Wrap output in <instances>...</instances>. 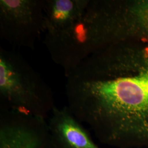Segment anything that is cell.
<instances>
[{
    "instance_id": "cell-7",
    "label": "cell",
    "mask_w": 148,
    "mask_h": 148,
    "mask_svg": "<svg viewBox=\"0 0 148 148\" xmlns=\"http://www.w3.org/2000/svg\"><path fill=\"white\" fill-rule=\"evenodd\" d=\"M47 123L54 148H101L67 106H56Z\"/></svg>"
},
{
    "instance_id": "cell-3",
    "label": "cell",
    "mask_w": 148,
    "mask_h": 148,
    "mask_svg": "<svg viewBox=\"0 0 148 148\" xmlns=\"http://www.w3.org/2000/svg\"><path fill=\"white\" fill-rule=\"evenodd\" d=\"M88 5L103 47L148 37V0H90Z\"/></svg>"
},
{
    "instance_id": "cell-4",
    "label": "cell",
    "mask_w": 148,
    "mask_h": 148,
    "mask_svg": "<svg viewBox=\"0 0 148 148\" xmlns=\"http://www.w3.org/2000/svg\"><path fill=\"white\" fill-rule=\"evenodd\" d=\"M43 43L53 62L63 69L66 77L101 47L95 25L87 11L70 27L46 32Z\"/></svg>"
},
{
    "instance_id": "cell-1",
    "label": "cell",
    "mask_w": 148,
    "mask_h": 148,
    "mask_svg": "<svg viewBox=\"0 0 148 148\" xmlns=\"http://www.w3.org/2000/svg\"><path fill=\"white\" fill-rule=\"evenodd\" d=\"M67 106L103 144L148 148V37L107 45L66 77Z\"/></svg>"
},
{
    "instance_id": "cell-8",
    "label": "cell",
    "mask_w": 148,
    "mask_h": 148,
    "mask_svg": "<svg viewBox=\"0 0 148 148\" xmlns=\"http://www.w3.org/2000/svg\"><path fill=\"white\" fill-rule=\"evenodd\" d=\"M90 0H43L46 32L70 27L85 15Z\"/></svg>"
},
{
    "instance_id": "cell-6",
    "label": "cell",
    "mask_w": 148,
    "mask_h": 148,
    "mask_svg": "<svg viewBox=\"0 0 148 148\" xmlns=\"http://www.w3.org/2000/svg\"><path fill=\"white\" fill-rule=\"evenodd\" d=\"M0 110V148H54L46 119Z\"/></svg>"
},
{
    "instance_id": "cell-5",
    "label": "cell",
    "mask_w": 148,
    "mask_h": 148,
    "mask_svg": "<svg viewBox=\"0 0 148 148\" xmlns=\"http://www.w3.org/2000/svg\"><path fill=\"white\" fill-rule=\"evenodd\" d=\"M45 32L43 0L0 1V37L12 46L34 50Z\"/></svg>"
},
{
    "instance_id": "cell-2",
    "label": "cell",
    "mask_w": 148,
    "mask_h": 148,
    "mask_svg": "<svg viewBox=\"0 0 148 148\" xmlns=\"http://www.w3.org/2000/svg\"><path fill=\"white\" fill-rule=\"evenodd\" d=\"M1 108L47 119L56 106L51 88L20 54L0 47Z\"/></svg>"
}]
</instances>
